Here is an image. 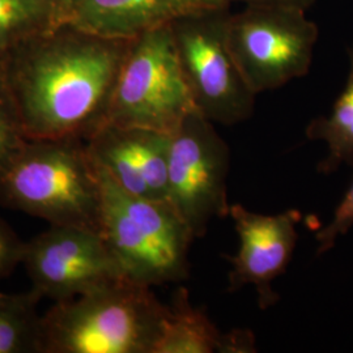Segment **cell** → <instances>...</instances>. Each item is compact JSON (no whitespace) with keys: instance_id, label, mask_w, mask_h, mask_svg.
Masks as SVG:
<instances>
[{"instance_id":"cell-1","label":"cell","mask_w":353,"mask_h":353,"mask_svg":"<svg viewBox=\"0 0 353 353\" xmlns=\"http://www.w3.org/2000/svg\"><path fill=\"white\" fill-rule=\"evenodd\" d=\"M45 34L0 67L28 140H87L106 123L131 39Z\"/></svg>"},{"instance_id":"cell-2","label":"cell","mask_w":353,"mask_h":353,"mask_svg":"<svg viewBox=\"0 0 353 353\" xmlns=\"http://www.w3.org/2000/svg\"><path fill=\"white\" fill-rule=\"evenodd\" d=\"M166 312L151 287L119 279L54 303L41 318L39 353H153Z\"/></svg>"},{"instance_id":"cell-3","label":"cell","mask_w":353,"mask_h":353,"mask_svg":"<svg viewBox=\"0 0 353 353\" xmlns=\"http://www.w3.org/2000/svg\"><path fill=\"white\" fill-rule=\"evenodd\" d=\"M0 204L50 225L100 232V178L85 140H28L0 176Z\"/></svg>"},{"instance_id":"cell-4","label":"cell","mask_w":353,"mask_h":353,"mask_svg":"<svg viewBox=\"0 0 353 353\" xmlns=\"http://www.w3.org/2000/svg\"><path fill=\"white\" fill-rule=\"evenodd\" d=\"M96 168L101 188L100 232L123 275L148 287L188 278L195 237L172 204L131 195Z\"/></svg>"},{"instance_id":"cell-5","label":"cell","mask_w":353,"mask_h":353,"mask_svg":"<svg viewBox=\"0 0 353 353\" xmlns=\"http://www.w3.org/2000/svg\"><path fill=\"white\" fill-rule=\"evenodd\" d=\"M195 110L172 26L156 28L131 39L106 123L172 134Z\"/></svg>"},{"instance_id":"cell-6","label":"cell","mask_w":353,"mask_h":353,"mask_svg":"<svg viewBox=\"0 0 353 353\" xmlns=\"http://www.w3.org/2000/svg\"><path fill=\"white\" fill-rule=\"evenodd\" d=\"M318 37L316 23L299 7L245 6L228 14V46L255 94L307 75Z\"/></svg>"},{"instance_id":"cell-7","label":"cell","mask_w":353,"mask_h":353,"mask_svg":"<svg viewBox=\"0 0 353 353\" xmlns=\"http://www.w3.org/2000/svg\"><path fill=\"white\" fill-rule=\"evenodd\" d=\"M229 10L192 13L170 24L198 112L212 123L224 126L249 119L256 97L228 46Z\"/></svg>"},{"instance_id":"cell-8","label":"cell","mask_w":353,"mask_h":353,"mask_svg":"<svg viewBox=\"0 0 353 353\" xmlns=\"http://www.w3.org/2000/svg\"><path fill=\"white\" fill-rule=\"evenodd\" d=\"M229 165L227 143L198 110L170 134L168 202L195 239L205 234L214 219L229 216Z\"/></svg>"},{"instance_id":"cell-9","label":"cell","mask_w":353,"mask_h":353,"mask_svg":"<svg viewBox=\"0 0 353 353\" xmlns=\"http://www.w3.org/2000/svg\"><path fill=\"white\" fill-rule=\"evenodd\" d=\"M41 299L64 301L126 278L101 233L51 225L26 242L23 263Z\"/></svg>"},{"instance_id":"cell-10","label":"cell","mask_w":353,"mask_h":353,"mask_svg":"<svg viewBox=\"0 0 353 353\" xmlns=\"http://www.w3.org/2000/svg\"><path fill=\"white\" fill-rule=\"evenodd\" d=\"M229 216L240 241L236 255L229 258V290L252 285L258 293L259 306L267 309L279 300L272 283L290 265L301 214L296 210L256 214L241 204H230Z\"/></svg>"},{"instance_id":"cell-11","label":"cell","mask_w":353,"mask_h":353,"mask_svg":"<svg viewBox=\"0 0 353 353\" xmlns=\"http://www.w3.org/2000/svg\"><path fill=\"white\" fill-rule=\"evenodd\" d=\"M229 7L224 0H81L67 26L99 37L134 39L183 16Z\"/></svg>"},{"instance_id":"cell-12","label":"cell","mask_w":353,"mask_h":353,"mask_svg":"<svg viewBox=\"0 0 353 353\" xmlns=\"http://www.w3.org/2000/svg\"><path fill=\"white\" fill-rule=\"evenodd\" d=\"M232 332L221 334L202 309L178 288L168 305L164 326L153 353H230Z\"/></svg>"},{"instance_id":"cell-13","label":"cell","mask_w":353,"mask_h":353,"mask_svg":"<svg viewBox=\"0 0 353 353\" xmlns=\"http://www.w3.org/2000/svg\"><path fill=\"white\" fill-rule=\"evenodd\" d=\"M350 68L345 85L327 115L314 118L306 128L310 140L327 145L328 154L319 166L323 173L336 170L341 164H353V49L348 51Z\"/></svg>"},{"instance_id":"cell-14","label":"cell","mask_w":353,"mask_h":353,"mask_svg":"<svg viewBox=\"0 0 353 353\" xmlns=\"http://www.w3.org/2000/svg\"><path fill=\"white\" fill-rule=\"evenodd\" d=\"M41 297L34 290L0 292V353H39Z\"/></svg>"},{"instance_id":"cell-15","label":"cell","mask_w":353,"mask_h":353,"mask_svg":"<svg viewBox=\"0 0 353 353\" xmlns=\"http://www.w3.org/2000/svg\"><path fill=\"white\" fill-rule=\"evenodd\" d=\"M62 26L49 0H0V67L23 42Z\"/></svg>"},{"instance_id":"cell-16","label":"cell","mask_w":353,"mask_h":353,"mask_svg":"<svg viewBox=\"0 0 353 353\" xmlns=\"http://www.w3.org/2000/svg\"><path fill=\"white\" fill-rule=\"evenodd\" d=\"M28 143L12 97L0 74V176L12 165Z\"/></svg>"},{"instance_id":"cell-17","label":"cell","mask_w":353,"mask_h":353,"mask_svg":"<svg viewBox=\"0 0 353 353\" xmlns=\"http://www.w3.org/2000/svg\"><path fill=\"white\" fill-rule=\"evenodd\" d=\"M353 227V183L344 198L341 199L339 205L336 207L331 221L326 227L321 229L316 236L318 242L316 254H325L331 250L336 241L344 236Z\"/></svg>"},{"instance_id":"cell-18","label":"cell","mask_w":353,"mask_h":353,"mask_svg":"<svg viewBox=\"0 0 353 353\" xmlns=\"http://www.w3.org/2000/svg\"><path fill=\"white\" fill-rule=\"evenodd\" d=\"M26 241L21 240L12 228L0 220V279L8 276L23 263Z\"/></svg>"},{"instance_id":"cell-19","label":"cell","mask_w":353,"mask_h":353,"mask_svg":"<svg viewBox=\"0 0 353 353\" xmlns=\"http://www.w3.org/2000/svg\"><path fill=\"white\" fill-rule=\"evenodd\" d=\"M230 6L232 3H242L245 6H259V4H283V6H293L303 10H309L316 0H224Z\"/></svg>"},{"instance_id":"cell-20","label":"cell","mask_w":353,"mask_h":353,"mask_svg":"<svg viewBox=\"0 0 353 353\" xmlns=\"http://www.w3.org/2000/svg\"><path fill=\"white\" fill-rule=\"evenodd\" d=\"M49 1L57 10V12L59 14V19L62 21V26H64L68 23V20L71 19L76 7L79 6V3L81 0H49Z\"/></svg>"}]
</instances>
